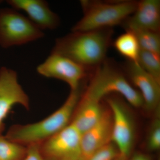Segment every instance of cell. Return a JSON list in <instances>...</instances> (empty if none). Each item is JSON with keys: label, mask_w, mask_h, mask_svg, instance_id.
<instances>
[{"label": "cell", "mask_w": 160, "mask_h": 160, "mask_svg": "<svg viewBox=\"0 0 160 160\" xmlns=\"http://www.w3.org/2000/svg\"><path fill=\"white\" fill-rule=\"evenodd\" d=\"M17 105L29 110V98L19 82L17 72L2 66L0 68V135L5 129V120Z\"/></svg>", "instance_id": "cell-7"}, {"label": "cell", "mask_w": 160, "mask_h": 160, "mask_svg": "<svg viewBox=\"0 0 160 160\" xmlns=\"http://www.w3.org/2000/svg\"><path fill=\"white\" fill-rule=\"evenodd\" d=\"M2 2L3 1H1V0H0V4H1V3H2Z\"/></svg>", "instance_id": "cell-24"}, {"label": "cell", "mask_w": 160, "mask_h": 160, "mask_svg": "<svg viewBox=\"0 0 160 160\" xmlns=\"http://www.w3.org/2000/svg\"><path fill=\"white\" fill-rule=\"evenodd\" d=\"M129 158H126L124 156L120 154L115 159L113 160H128Z\"/></svg>", "instance_id": "cell-23"}, {"label": "cell", "mask_w": 160, "mask_h": 160, "mask_svg": "<svg viewBox=\"0 0 160 160\" xmlns=\"http://www.w3.org/2000/svg\"><path fill=\"white\" fill-rule=\"evenodd\" d=\"M23 160H45L40 152L39 145L27 146L26 156Z\"/></svg>", "instance_id": "cell-21"}, {"label": "cell", "mask_w": 160, "mask_h": 160, "mask_svg": "<svg viewBox=\"0 0 160 160\" xmlns=\"http://www.w3.org/2000/svg\"><path fill=\"white\" fill-rule=\"evenodd\" d=\"M115 49L127 61L138 62L140 50L139 45L135 36L130 31H126L120 35L113 42Z\"/></svg>", "instance_id": "cell-15"}, {"label": "cell", "mask_w": 160, "mask_h": 160, "mask_svg": "<svg viewBox=\"0 0 160 160\" xmlns=\"http://www.w3.org/2000/svg\"><path fill=\"white\" fill-rule=\"evenodd\" d=\"M126 31L131 32L134 34L140 49L151 52L160 55V32L142 29Z\"/></svg>", "instance_id": "cell-16"}, {"label": "cell", "mask_w": 160, "mask_h": 160, "mask_svg": "<svg viewBox=\"0 0 160 160\" xmlns=\"http://www.w3.org/2000/svg\"><path fill=\"white\" fill-rule=\"evenodd\" d=\"M160 55L140 49L138 63L142 69L160 83Z\"/></svg>", "instance_id": "cell-18"}, {"label": "cell", "mask_w": 160, "mask_h": 160, "mask_svg": "<svg viewBox=\"0 0 160 160\" xmlns=\"http://www.w3.org/2000/svg\"><path fill=\"white\" fill-rule=\"evenodd\" d=\"M82 18L76 23L72 32H85L122 25L132 14L137 6L134 1L103 2L81 1Z\"/></svg>", "instance_id": "cell-3"}, {"label": "cell", "mask_w": 160, "mask_h": 160, "mask_svg": "<svg viewBox=\"0 0 160 160\" xmlns=\"http://www.w3.org/2000/svg\"><path fill=\"white\" fill-rule=\"evenodd\" d=\"M158 160H160V159H159V160H158Z\"/></svg>", "instance_id": "cell-25"}, {"label": "cell", "mask_w": 160, "mask_h": 160, "mask_svg": "<svg viewBox=\"0 0 160 160\" xmlns=\"http://www.w3.org/2000/svg\"><path fill=\"white\" fill-rule=\"evenodd\" d=\"M26 151L27 146L0 135V160H23Z\"/></svg>", "instance_id": "cell-17"}, {"label": "cell", "mask_w": 160, "mask_h": 160, "mask_svg": "<svg viewBox=\"0 0 160 160\" xmlns=\"http://www.w3.org/2000/svg\"><path fill=\"white\" fill-rule=\"evenodd\" d=\"M120 154L117 147L110 142L98 149L88 160H113Z\"/></svg>", "instance_id": "cell-20"}, {"label": "cell", "mask_w": 160, "mask_h": 160, "mask_svg": "<svg viewBox=\"0 0 160 160\" xmlns=\"http://www.w3.org/2000/svg\"><path fill=\"white\" fill-rule=\"evenodd\" d=\"M100 102L84 93L82 95L70 123L81 134L95 125L102 116L104 111Z\"/></svg>", "instance_id": "cell-14"}, {"label": "cell", "mask_w": 160, "mask_h": 160, "mask_svg": "<svg viewBox=\"0 0 160 160\" xmlns=\"http://www.w3.org/2000/svg\"><path fill=\"white\" fill-rule=\"evenodd\" d=\"M128 160H152V158L149 155L142 152L134 153L130 158Z\"/></svg>", "instance_id": "cell-22"}, {"label": "cell", "mask_w": 160, "mask_h": 160, "mask_svg": "<svg viewBox=\"0 0 160 160\" xmlns=\"http://www.w3.org/2000/svg\"><path fill=\"white\" fill-rule=\"evenodd\" d=\"M107 102L112 116L111 142L117 147L120 154L129 158L135 139L133 121L119 100L109 98Z\"/></svg>", "instance_id": "cell-9"}, {"label": "cell", "mask_w": 160, "mask_h": 160, "mask_svg": "<svg viewBox=\"0 0 160 160\" xmlns=\"http://www.w3.org/2000/svg\"><path fill=\"white\" fill-rule=\"evenodd\" d=\"M155 111V116L151 123L146 141L147 149L151 151H158L160 149V107Z\"/></svg>", "instance_id": "cell-19"}, {"label": "cell", "mask_w": 160, "mask_h": 160, "mask_svg": "<svg viewBox=\"0 0 160 160\" xmlns=\"http://www.w3.org/2000/svg\"><path fill=\"white\" fill-rule=\"evenodd\" d=\"M81 133L70 123L39 145L45 160H81Z\"/></svg>", "instance_id": "cell-6"}, {"label": "cell", "mask_w": 160, "mask_h": 160, "mask_svg": "<svg viewBox=\"0 0 160 160\" xmlns=\"http://www.w3.org/2000/svg\"><path fill=\"white\" fill-rule=\"evenodd\" d=\"M94 70L90 82L84 92L86 95L101 101L105 96L117 93L133 107L144 106L142 95L127 80L122 68L106 59Z\"/></svg>", "instance_id": "cell-4"}, {"label": "cell", "mask_w": 160, "mask_h": 160, "mask_svg": "<svg viewBox=\"0 0 160 160\" xmlns=\"http://www.w3.org/2000/svg\"><path fill=\"white\" fill-rule=\"evenodd\" d=\"M122 68L131 82L138 89L146 109L155 111L159 107L160 83L142 69L138 62L126 61Z\"/></svg>", "instance_id": "cell-10"}, {"label": "cell", "mask_w": 160, "mask_h": 160, "mask_svg": "<svg viewBox=\"0 0 160 160\" xmlns=\"http://www.w3.org/2000/svg\"><path fill=\"white\" fill-rule=\"evenodd\" d=\"M126 30L146 29L160 32V0L138 2L134 12L122 24Z\"/></svg>", "instance_id": "cell-13"}, {"label": "cell", "mask_w": 160, "mask_h": 160, "mask_svg": "<svg viewBox=\"0 0 160 160\" xmlns=\"http://www.w3.org/2000/svg\"><path fill=\"white\" fill-rule=\"evenodd\" d=\"M113 35L112 28L85 32H72L57 38L52 53L68 58L90 70L106 60Z\"/></svg>", "instance_id": "cell-1"}, {"label": "cell", "mask_w": 160, "mask_h": 160, "mask_svg": "<svg viewBox=\"0 0 160 160\" xmlns=\"http://www.w3.org/2000/svg\"><path fill=\"white\" fill-rule=\"evenodd\" d=\"M88 70L68 58L52 52L37 67V71L41 75L63 81L69 85L71 90L81 86Z\"/></svg>", "instance_id": "cell-8"}, {"label": "cell", "mask_w": 160, "mask_h": 160, "mask_svg": "<svg viewBox=\"0 0 160 160\" xmlns=\"http://www.w3.org/2000/svg\"><path fill=\"white\" fill-rule=\"evenodd\" d=\"M82 94L81 86L71 90L65 102L56 111L36 122L13 125L8 129L5 137L26 146L40 145L70 124Z\"/></svg>", "instance_id": "cell-2"}, {"label": "cell", "mask_w": 160, "mask_h": 160, "mask_svg": "<svg viewBox=\"0 0 160 160\" xmlns=\"http://www.w3.org/2000/svg\"><path fill=\"white\" fill-rule=\"evenodd\" d=\"M44 36L42 30L19 11L0 9V46L3 49L25 45Z\"/></svg>", "instance_id": "cell-5"}, {"label": "cell", "mask_w": 160, "mask_h": 160, "mask_svg": "<svg viewBox=\"0 0 160 160\" xmlns=\"http://www.w3.org/2000/svg\"><path fill=\"white\" fill-rule=\"evenodd\" d=\"M6 2L11 8L26 12L29 19L43 31L53 30L59 26V17L50 9L46 1L8 0Z\"/></svg>", "instance_id": "cell-11"}, {"label": "cell", "mask_w": 160, "mask_h": 160, "mask_svg": "<svg viewBox=\"0 0 160 160\" xmlns=\"http://www.w3.org/2000/svg\"><path fill=\"white\" fill-rule=\"evenodd\" d=\"M112 116L104 112L95 125L81 134V160H88L98 149L111 142Z\"/></svg>", "instance_id": "cell-12"}]
</instances>
